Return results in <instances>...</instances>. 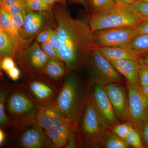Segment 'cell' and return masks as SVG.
I'll use <instances>...</instances> for the list:
<instances>
[{"instance_id":"1","label":"cell","mask_w":148,"mask_h":148,"mask_svg":"<svg viewBox=\"0 0 148 148\" xmlns=\"http://www.w3.org/2000/svg\"><path fill=\"white\" fill-rule=\"evenodd\" d=\"M54 14L58 34L56 52L68 71L88 61L94 46V32L88 21L73 18L63 8L56 5Z\"/></svg>"},{"instance_id":"11","label":"cell","mask_w":148,"mask_h":148,"mask_svg":"<svg viewBox=\"0 0 148 148\" xmlns=\"http://www.w3.org/2000/svg\"><path fill=\"white\" fill-rule=\"evenodd\" d=\"M101 83H94L90 97L108 129L119 123L105 87Z\"/></svg>"},{"instance_id":"34","label":"cell","mask_w":148,"mask_h":148,"mask_svg":"<svg viewBox=\"0 0 148 148\" xmlns=\"http://www.w3.org/2000/svg\"><path fill=\"white\" fill-rule=\"evenodd\" d=\"M14 66H15V62L12 57L7 56L2 58L1 68V69L5 72H7Z\"/></svg>"},{"instance_id":"16","label":"cell","mask_w":148,"mask_h":148,"mask_svg":"<svg viewBox=\"0 0 148 148\" xmlns=\"http://www.w3.org/2000/svg\"><path fill=\"white\" fill-rule=\"evenodd\" d=\"M109 60L114 68L125 77L127 83L133 87L140 88L138 73L142 65L140 58L138 60L126 59Z\"/></svg>"},{"instance_id":"18","label":"cell","mask_w":148,"mask_h":148,"mask_svg":"<svg viewBox=\"0 0 148 148\" xmlns=\"http://www.w3.org/2000/svg\"><path fill=\"white\" fill-rule=\"evenodd\" d=\"M91 49L101 53L109 60H138L141 58L135 52L126 46H94Z\"/></svg>"},{"instance_id":"2","label":"cell","mask_w":148,"mask_h":148,"mask_svg":"<svg viewBox=\"0 0 148 148\" xmlns=\"http://www.w3.org/2000/svg\"><path fill=\"white\" fill-rule=\"evenodd\" d=\"M5 112L12 125L18 127L35 119L40 104L32 97L25 84L6 86Z\"/></svg>"},{"instance_id":"42","label":"cell","mask_w":148,"mask_h":148,"mask_svg":"<svg viewBox=\"0 0 148 148\" xmlns=\"http://www.w3.org/2000/svg\"><path fill=\"white\" fill-rule=\"evenodd\" d=\"M140 89L143 94L148 98V84L140 87Z\"/></svg>"},{"instance_id":"4","label":"cell","mask_w":148,"mask_h":148,"mask_svg":"<svg viewBox=\"0 0 148 148\" xmlns=\"http://www.w3.org/2000/svg\"><path fill=\"white\" fill-rule=\"evenodd\" d=\"M77 78L71 74L66 75L56 103L61 112L73 122V127L79 114L81 92Z\"/></svg>"},{"instance_id":"32","label":"cell","mask_w":148,"mask_h":148,"mask_svg":"<svg viewBox=\"0 0 148 148\" xmlns=\"http://www.w3.org/2000/svg\"><path fill=\"white\" fill-rule=\"evenodd\" d=\"M144 34H148V20L140 21L134 27V36Z\"/></svg>"},{"instance_id":"26","label":"cell","mask_w":148,"mask_h":148,"mask_svg":"<svg viewBox=\"0 0 148 148\" xmlns=\"http://www.w3.org/2000/svg\"><path fill=\"white\" fill-rule=\"evenodd\" d=\"M125 141L129 145L135 148H145L143 145L139 130L132 126L127 133Z\"/></svg>"},{"instance_id":"45","label":"cell","mask_w":148,"mask_h":148,"mask_svg":"<svg viewBox=\"0 0 148 148\" xmlns=\"http://www.w3.org/2000/svg\"><path fill=\"white\" fill-rule=\"evenodd\" d=\"M74 1L83 5L86 8L88 0H74Z\"/></svg>"},{"instance_id":"22","label":"cell","mask_w":148,"mask_h":148,"mask_svg":"<svg viewBox=\"0 0 148 148\" xmlns=\"http://www.w3.org/2000/svg\"><path fill=\"white\" fill-rule=\"evenodd\" d=\"M141 57L148 55V34L134 36L129 43L125 46Z\"/></svg>"},{"instance_id":"29","label":"cell","mask_w":148,"mask_h":148,"mask_svg":"<svg viewBox=\"0 0 148 148\" xmlns=\"http://www.w3.org/2000/svg\"><path fill=\"white\" fill-rule=\"evenodd\" d=\"M92 13L108 8L114 4V0H88Z\"/></svg>"},{"instance_id":"35","label":"cell","mask_w":148,"mask_h":148,"mask_svg":"<svg viewBox=\"0 0 148 148\" xmlns=\"http://www.w3.org/2000/svg\"><path fill=\"white\" fill-rule=\"evenodd\" d=\"M52 29L49 27H46L43 29L40 33H39L37 35L36 40V42L39 43H42L48 40L49 35L50 34L51 32Z\"/></svg>"},{"instance_id":"43","label":"cell","mask_w":148,"mask_h":148,"mask_svg":"<svg viewBox=\"0 0 148 148\" xmlns=\"http://www.w3.org/2000/svg\"><path fill=\"white\" fill-rule=\"evenodd\" d=\"M114 1L115 2L131 4L134 3L135 0H114Z\"/></svg>"},{"instance_id":"31","label":"cell","mask_w":148,"mask_h":148,"mask_svg":"<svg viewBox=\"0 0 148 148\" xmlns=\"http://www.w3.org/2000/svg\"><path fill=\"white\" fill-rule=\"evenodd\" d=\"M138 78L140 88L148 84V66L144 65L142 63L138 71Z\"/></svg>"},{"instance_id":"9","label":"cell","mask_w":148,"mask_h":148,"mask_svg":"<svg viewBox=\"0 0 148 148\" xmlns=\"http://www.w3.org/2000/svg\"><path fill=\"white\" fill-rule=\"evenodd\" d=\"M15 58H17L24 71L31 76L35 74L42 73L50 57L36 42L26 50H21Z\"/></svg>"},{"instance_id":"28","label":"cell","mask_w":148,"mask_h":148,"mask_svg":"<svg viewBox=\"0 0 148 148\" xmlns=\"http://www.w3.org/2000/svg\"><path fill=\"white\" fill-rule=\"evenodd\" d=\"M27 7L30 10L36 12H47L50 10L52 5L43 0H24Z\"/></svg>"},{"instance_id":"13","label":"cell","mask_w":148,"mask_h":148,"mask_svg":"<svg viewBox=\"0 0 148 148\" xmlns=\"http://www.w3.org/2000/svg\"><path fill=\"white\" fill-rule=\"evenodd\" d=\"M69 118L63 113L56 102L40 105L35 119L44 131L59 125Z\"/></svg>"},{"instance_id":"47","label":"cell","mask_w":148,"mask_h":148,"mask_svg":"<svg viewBox=\"0 0 148 148\" xmlns=\"http://www.w3.org/2000/svg\"><path fill=\"white\" fill-rule=\"evenodd\" d=\"M144 65H146V66H148V64H144Z\"/></svg>"},{"instance_id":"12","label":"cell","mask_w":148,"mask_h":148,"mask_svg":"<svg viewBox=\"0 0 148 148\" xmlns=\"http://www.w3.org/2000/svg\"><path fill=\"white\" fill-rule=\"evenodd\" d=\"M88 61L92 65L98 82L120 84L122 82L121 74L114 68L108 59L98 51L91 49Z\"/></svg>"},{"instance_id":"30","label":"cell","mask_w":148,"mask_h":148,"mask_svg":"<svg viewBox=\"0 0 148 148\" xmlns=\"http://www.w3.org/2000/svg\"><path fill=\"white\" fill-rule=\"evenodd\" d=\"M132 126L133 125L130 122L116 125L112 127L113 133L125 141L127 133Z\"/></svg>"},{"instance_id":"48","label":"cell","mask_w":148,"mask_h":148,"mask_svg":"<svg viewBox=\"0 0 148 148\" xmlns=\"http://www.w3.org/2000/svg\"></svg>"},{"instance_id":"5","label":"cell","mask_w":148,"mask_h":148,"mask_svg":"<svg viewBox=\"0 0 148 148\" xmlns=\"http://www.w3.org/2000/svg\"><path fill=\"white\" fill-rule=\"evenodd\" d=\"M81 131L86 143H101L108 128L101 118L90 96L86 98L80 122Z\"/></svg>"},{"instance_id":"23","label":"cell","mask_w":148,"mask_h":148,"mask_svg":"<svg viewBox=\"0 0 148 148\" xmlns=\"http://www.w3.org/2000/svg\"><path fill=\"white\" fill-rule=\"evenodd\" d=\"M1 9L11 15L22 14L25 15L28 9L24 0H0Z\"/></svg>"},{"instance_id":"36","label":"cell","mask_w":148,"mask_h":148,"mask_svg":"<svg viewBox=\"0 0 148 148\" xmlns=\"http://www.w3.org/2000/svg\"><path fill=\"white\" fill-rule=\"evenodd\" d=\"M143 145L148 148V121L146 122L139 130Z\"/></svg>"},{"instance_id":"41","label":"cell","mask_w":148,"mask_h":148,"mask_svg":"<svg viewBox=\"0 0 148 148\" xmlns=\"http://www.w3.org/2000/svg\"><path fill=\"white\" fill-rule=\"evenodd\" d=\"M5 132L2 129H0V146L2 147L5 140Z\"/></svg>"},{"instance_id":"24","label":"cell","mask_w":148,"mask_h":148,"mask_svg":"<svg viewBox=\"0 0 148 148\" xmlns=\"http://www.w3.org/2000/svg\"><path fill=\"white\" fill-rule=\"evenodd\" d=\"M101 143L107 148H127L129 145L124 140L114 134H106L103 137Z\"/></svg>"},{"instance_id":"21","label":"cell","mask_w":148,"mask_h":148,"mask_svg":"<svg viewBox=\"0 0 148 148\" xmlns=\"http://www.w3.org/2000/svg\"><path fill=\"white\" fill-rule=\"evenodd\" d=\"M68 71L64 62L59 59L50 58L42 73L53 81H58L66 76Z\"/></svg>"},{"instance_id":"14","label":"cell","mask_w":148,"mask_h":148,"mask_svg":"<svg viewBox=\"0 0 148 148\" xmlns=\"http://www.w3.org/2000/svg\"><path fill=\"white\" fill-rule=\"evenodd\" d=\"M105 87L118 119L122 121L127 120L128 113L127 92L117 83L107 84Z\"/></svg>"},{"instance_id":"3","label":"cell","mask_w":148,"mask_h":148,"mask_svg":"<svg viewBox=\"0 0 148 148\" xmlns=\"http://www.w3.org/2000/svg\"><path fill=\"white\" fill-rule=\"evenodd\" d=\"M141 21L132 12L130 4L115 2L108 8L92 13L88 22L95 32L116 27H135Z\"/></svg>"},{"instance_id":"38","label":"cell","mask_w":148,"mask_h":148,"mask_svg":"<svg viewBox=\"0 0 148 148\" xmlns=\"http://www.w3.org/2000/svg\"><path fill=\"white\" fill-rule=\"evenodd\" d=\"M57 38H58V34L56 29L51 30L50 34L49 37L48 41L50 44L51 47L56 51V46H57Z\"/></svg>"},{"instance_id":"6","label":"cell","mask_w":148,"mask_h":148,"mask_svg":"<svg viewBox=\"0 0 148 148\" xmlns=\"http://www.w3.org/2000/svg\"><path fill=\"white\" fill-rule=\"evenodd\" d=\"M25 85L30 94L40 105L56 102L61 88L43 73L32 75Z\"/></svg>"},{"instance_id":"20","label":"cell","mask_w":148,"mask_h":148,"mask_svg":"<svg viewBox=\"0 0 148 148\" xmlns=\"http://www.w3.org/2000/svg\"><path fill=\"white\" fill-rule=\"evenodd\" d=\"M22 49L16 40L3 30L0 29L1 59L7 56L15 58Z\"/></svg>"},{"instance_id":"39","label":"cell","mask_w":148,"mask_h":148,"mask_svg":"<svg viewBox=\"0 0 148 148\" xmlns=\"http://www.w3.org/2000/svg\"><path fill=\"white\" fill-rule=\"evenodd\" d=\"M6 73L8 74L9 77L14 81H17L20 77V71L16 66H14Z\"/></svg>"},{"instance_id":"15","label":"cell","mask_w":148,"mask_h":148,"mask_svg":"<svg viewBox=\"0 0 148 148\" xmlns=\"http://www.w3.org/2000/svg\"><path fill=\"white\" fill-rule=\"evenodd\" d=\"M45 12H34L28 9L24 16L21 35L27 42L42 31L46 22Z\"/></svg>"},{"instance_id":"17","label":"cell","mask_w":148,"mask_h":148,"mask_svg":"<svg viewBox=\"0 0 148 148\" xmlns=\"http://www.w3.org/2000/svg\"><path fill=\"white\" fill-rule=\"evenodd\" d=\"M73 127L72 121L67 118L59 125L45 132L55 148H62L67 144Z\"/></svg>"},{"instance_id":"44","label":"cell","mask_w":148,"mask_h":148,"mask_svg":"<svg viewBox=\"0 0 148 148\" xmlns=\"http://www.w3.org/2000/svg\"><path fill=\"white\" fill-rule=\"evenodd\" d=\"M141 62L144 64H148V55L146 56H143L140 58Z\"/></svg>"},{"instance_id":"25","label":"cell","mask_w":148,"mask_h":148,"mask_svg":"<svg viewBox=\"0 0 148 148\" xmlns=\"http://www.w3.org/2000/svg\"><path fill=\"white\" fill-rule=\"evenodd\" d=\"M6 90L5 86L1 87L0 92V125L1 126H12L5 112V101Z\"/></svg>"},{"instance_id":"37","label":"cell","mask_w":148,"mask_h":148,"mask_svg":"<svg viewBox=\"0 0 148 148\" xmlns=\"http://www.w3.org/2000/svg\"><path fill=\"white\" fill-rule=\"evenodd\" d=\"M12 18H13L15 25H16V27L19 30L21 35L22 27H23V24H24V15L22 14H15V15H12Z\"/></svg>"},{"instance_id":"40","label":"cell","mask_w":148,"mask_h":148,"mask_svg":"<svg viewBox=\"0 0 148 148\" xmlns=\"http://www.w3.org/2000/svg\"><path fill=\"white\" fill-rule=\"evenodd\" d=\"M43 1L51 5H53L56 3H60L64 5L66 4L64 0H43Z\"/></svg>"},{"instance_id":"10","label":"cell","mask_w":148,"mask_h":148,"mask_svg":"<svg viewBox=\"0 0 148 148\" xmlns=\"http://www.w3.org/2000/svg\"><path fill=\"white\" fill-rule=\"evenodd\" d=\"M134 27H116L94 32V46H125L134 37Z\"/></svg>"},{"instance_id":"8","label":"cell","mask_w":148,"mask_h":148,"mask_svg":"<svg viewBox=\"0 0 148 148\" xmlns=\"http://www.w3.org/2000/svg\"><path fill=\"white\" fill-rule=\"evenodd\" d=\"M22 130L18 146L24 148H54L53 144L35 119L17 127Z\"/></svg>"},{"instance_id":"46","label":"cell","mask_w":148,"mask_h":148,"mask_svg":"<svg viewBox=\"0 0 148 148\" xmlns=\"http://www.w3.org/2000/svg\"><path fill=\"white\" fill-rule=\"evenodd\" d=\"M135 1L140 2L148 3V0H135Z\"/></svg>"},{"instance_id":"7","label":"cell","mask_w":148,"mask_h":148,"mask_svg":"<svg viewBox=\"0 0 148 148\" xmlns=\"http://www.w3.org/2000/svg\"><path fill=\"white\" fill-rule=\"evenodd\" d=\"M129 119L138 130L148 121V98L140 88H136L127 83Z\"/></svg>"},{"instance_id":"33","label":"cell","mask_w":148,"mask_h":148,"mask_svg":"<svg viewBox=\"0 0 148 148\" xmlns=\"http://www.w3.org/2000/svg\"><path fill=\"white\" fill-rule=\"evenodd\" d=\"M41 48L45 52L50 58L59 59L56 51L51 47L48 41L42 43Z\"/></svg>"},{"instance_id":"19","label":"cell","mask_w":148,"mask_h":148,"mask_svg":"<svg viewBox=\"0 0 148 148\" xmlns=\"http://www.w3.org/2000/svg\"><path fill=\"white\" fill-rule=\"evenodd\" d=\"M0 29L3 30L16 40L22 49L27 44V42L21 36L12 15L2 10H0Z\"/></svg>"},{"instance_id":"27","label":"cell","mask_w":148,"mask_h":148,"mask_svg":"<svg viewBox=\"0 0 148 148\" xmlns=\"http://www.w3.org/2000/svg\"><path fill=\"white\" fill-rule=\"evenodd\" d=\"M130 8L133 14L142 21L148 20V3L135 1L130 4Z\"/></svg>"}]
</instances>
